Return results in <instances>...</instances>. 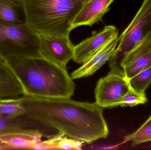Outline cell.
I'll return each mask as SVG.
<instances>
[{"instance_id":"3957f363","label":"cell","mask_w":151,"mask_h":150,"mask_svg":"<svg viewBox=\"0 0 151 150\" xmlns=\"http://www.w3.org/2000/svg\"><path fill=\"white\" fill-rule=\"evenodd\" d=\"M88 0H23L27 23L39 35L68 36L73 23Z\"/></svg>"},{"instance_id":"9a60e30c","label":"cell","mask_w":151,"mask_h":150,"mask_svg":"<svg viewBox=\"0 0 151 150\" xmlns=\"http://www.w3.org/2000/svg\"><path fill=\"white\" fill-rule=\"evenodd\" d=\"M24 113V110L19 98L1 99L0 100L1 115L9 119H13Z\"/></svg>"},{"instance_id":"4fadbf2b","label":"cell","mask_w":151,"mask_h":150,"mask_svg":"<svg viewBox=\"0 0 151 150\" xmlns=\"http://www.w3.org/2000/svg\"><path fill=\"white\" fill-rule=\"evenodd\" d=\"M0 21L15 25L27 24L23 0H0Z\"/></svg>"},{"instance_id":"7a4b0ae2","label":"cell","mask_w":151,"mask_h":150,"mask_svg":"<svg viewBox=\"0 0 151 150\" xmlns=\"http://www.w3.org/2000/svg\"><path fill=\"white\" fill-rule=\"evenodd\" d=\"M20 81L24 95L71 98L75 84L66 68L43 56L16 57L6 60Z\"/></svg>"},{"instance_id":"ac0fdd59","label":"cell","mask_w":151,"mask_h":150,"mask_svg":"<svg viewBox=\"0 0 151 150\" xmlns=\"http://www.w3.org/2000/svg\"><path fill=\"white\" fill-rule=\"evenodd\" d=\"M147 101L145 94H140L130 89L122 99L120 106L132 107L138 105H143Z\"/></svg>"},{"instance_id":"277c9868","label":"cell","mask_w":151,"mask_h":150,"mask_svg":"<svg viewBox=\"0 0 151 150\" xmlns=\"http://www.w3.org/2000/svg\"><path fill=\"white\" fill-rule=\"evenodd\" d=\"M151 36V0H144L140 9L119 39L110 60V72L123 75L121 64L125 58Z\"/></svg>"},{"instance_id":"44dd1931","label":"cell","mask_w":151,"mask_h":150,"mask_svg":"<svg viewBox=\"0 0 151 150\" xmlns=\"http://www.w3.org/2000/svg\"><path fill=\"white\" fill-rule=\"evenodd\" d=\"M1 100V99H0V100Z\"/></svg>"},{"instance_id":"d6986e66","label":"cell","mask_w":151,"mask_h":150,"mask_svg":"<svg viewBox=\"0 0 151 150\" xmlns=\"http://www.w3.org/2000/svg\"><path fill=\"white\" fill-rule=\"evenodd\" d=\"M83 142L64 136L59 141L57 150H81Z\"/></svg>"},{"instance_id":"8fae6325","label":"cell","mask_w":151,"mask_h":150,"mask_svg":"<svg viewBox=\"0 0 151 150\" xmlns=\"http://www.w3.org/2000/svg\"><path fill=\"white\" fill-rule=\"evenodd\" d=\"M24 93L14 71L6 61L0 58V99H17Z\"/></svg>"},{"instance_id":"5bb4252c","label":"cell","mask_w":151,"mask_h":150,"mask_svg":"<svg viewBox=\"0 0 151 150\" xmlns=\"http://www.w3.org/2000/svg\"><path fill=\"white\" fill-rule=\"evenodd\" d=\"M29 131L32 130L24 114L13 119L7 118L0 114V136L6 134Z\"/></svg>"},{"instance_id":"ffe728a7","label":"cell","mask_w":151,"mask_h":150,"mask_svg":"<svg viewBox=\"0 0 151 150\" xmlns=\"http://www.w3.org/2000/svg\"><path fill=\"white\" fill-rule=\"evenodd\" d=\"M145 55L151 60V36L145 40L128 55Z\"/></svg>"},{"instance_id":"7c38bea8","label":"cell","mask_w":151,"mask_h":150,"mask_svg":"<svg viewBox=\"0 0 151 150\" xmlns=\"http://www.w3.org/2000/svg\"><path fill=\"white\" fill-rule=\"evenodd\" d=\"M42 137L40 133L33 130L6 134L0 136V150L31 149Z\"/></svg>"},{"instance_id":"2e32d148","label":"cell","mask_w":151,"mask_h":150,"mask_svg":"<svg viewBox=\"0 0 151 150\" xmlns=\"http://www.w3.org/2000/svg\"><path fill=\"white\" fill-rule=\"evenodd\" d=\"M124 141L132 142L133 146L151 141V116L135 132L125 136Z\"/></svg>"},{"instance_id":"8992f818","label":"cell","mask_w":151,"mask_h":150,"mask_svg":"<svg viewBox=\"0 0 151 150\" xmlns=\"http://www.w3.org/2000/svg\"><path fill=\"white\" fill-rule=\"evenodd\" d=\"M130 89L128 81L124 76L109 72L97 83L95 91L96 103L104 108L120 106L122 99Z\"/></svg>"},{"instance_id":"6da1fadb","label":"cell","mask_w":151,"mask_h":150,"mask_svg":"<svg viewBox=\"0 0 151 150\" xmlns=\"http://www.w3.org/2000/svg\"><path fill=\"white\" fill-rule=\"evenodd\" d=\"M32 130L42 137L63 134L89 144L108 136L104 108L95 102L67 98H45L23 95L19 98Z\"/></svg>"},{"instance_id":"e0dca14e","label":"cell","mask_w":151,"mask_h":150,"mask_svg":"<svg viewBox=\"0 0 151 150\" xmlns=\"http://www.w3.org/2000/svg\"><path fill=\"white\" fill-rule=\"evenodd\" d=\"M130 89L138 93L145 94V92L151 83V67L128 80Z\"/></svg>"},{"instance_id":"5b68a950","label":"cell","mask_w":151,"mask_h":150,"mask_svg":"<svg viewBox=\"0 0 151 150\" xmlns=\"http://www.w3.org/2000/svg\"><path fill=\"white\" fill-rule=\"evenodd\" d=\"M42 56L40 36L27 24L15 25L0 21V58Z\"/></svg>"},{"instance_id":"52a82bcc","label":"cell","mask_w":151,"mask_h":150,"mask_svg":"<svg viewBox=\"0 0 151 150\" xmlns=\"http://www.w3.org/2000/svg\"><path fill=\"white\" fill-rule=\"evenodd\" d=\"M39 36L42 56L66 68L67 63L73 59L75 46L71 42L69 36Z\"/></svg>"},{"instance_id":"30bf717a","label":"cell","mask_w":151,"mask_h":150,"mask_svg":"<svg viewBox=\"0 0 151 150\" xmlns=\"http://www.w3.org/2000/svg\"><path fill=\"white\" fill-rule=\"evenodd\" d=\"M114 0H88L83 6L73 23V29L78 26H89L102 20L104 15L109 10Z\"/></svg>"},{"instance_id":"ba28073f","label":"cell","mask_w":151,"mask_h":150,"mask_svg":"<svg viewBox=\"0 0 151 150\" xmlns=\"http://www.w3.org/2000/svg\"><path fill=\"white\" fill-rule=\"evenodd\" d=\"M118 36L119 31L113 26H106L99 31L94 32L91 37L74 46L73 59L78 64H83L109 41Z\"/></svg>"},{"instance_id":"9c48e42d","label":"cell","mask_w":151,"mask_h":150,"mask_svg":"<svg viewBox=\"0 0 151 150\" xmlns=\"http://www.w3.org/2000/svg\"><path fill=\"white\" fill-rule=\"evenodd\" d=\"M118 42V37L109 41L83 63L81 67L72 73V79L74 80L93 75L108 61L110 60L115 52Z\"/></svg>"}]
</instances>
